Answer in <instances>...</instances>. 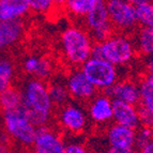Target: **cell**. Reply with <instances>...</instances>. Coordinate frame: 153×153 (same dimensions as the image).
I'll list each match as a JSON object with an SVG mask.
<instances>
[{
	"mask_svg": "<svg viewBox=\"0 0 153 153\" xmlns=\"http://www.w3.org/2000/svg\"><path fill=\"white\" fill-rule=\"evenodd\" d=\"M60 43L64 59L71 65H82L91 58L94 43L89 33L80 27L71 26L64 29L60 36Z\"/></svg>",
	"mask_w": 153,
	"mask_h": 153,
	"instance_id": "obj_1",
	"label": "cell"
},
{
	"mask_svg": "<svg viewBox=\"0 0 153 153\" xmlns=\"http://www.w3.org/2000/svg\"><path fill=\"white\" fill-rule=\"evenodd\" d=\"M135 44L123 34H112L106 41L94 44L91 58L103 59L112 65H124L135 56Z\"/></svg>",
	"mask_w": 153,
	"mask_h": 153,
	"instance_id": "obj_2",
	"label": "cell"
},
{
	"mask_svg": "<svg viewBox=\"0 0 153 153\" xmlns=\"http://www.w3.org/2000/svg\"><path fill=\"white\" fill-rule=\"evenodd\" d=\"M3 123L8 136L22 145L32 147L36 136V128L29 121L23 106L3 112Z\"/></svg>",
	"mask_w": 153,
	"mask_h": 153,
	"instance_id": "obj_3",
	"label": "cell"
},
{
	"mask_svg": "<svg viewBox=\"0 0 153 153\" xmlns=\"http://www.w3.org/2000/svg\"><path fill=\"white\" fill-rule=\"evenodd\" d=\"M23 106L27 114H51L53 102L48 92V86L42 80L31 78L26 82L22 91Z\"/></svg>",
	"mask_w": 153,
	"mask_h": 153,
	"instance_id": "obj_4",
	"label": "cell"
},
{
	"mask_svg": "<svg viewBox=\"0 0 153 153\" xmlns=\"http://www.w3.org/2000/svg\"><path fill=\"white\" fill-rule=\"evenodd\" d=\"M80 71L95 89L105 91L117 84L119 79L117 66L112 65L103 59H88L82 65Z\"/></svg>",
	"mask_w": 153,
	"mask_h": 153,
	"instance_id": "obj_5",
	"label": "cell"
},
{
	"mask_svg": "<svg viewBox=\"0 0 153 153\" xmlns=\"http://www.w3.org/2000/svg\"><path fill=\"white\" fill-rule=\"evenodd\" d=\"M85 22L94 44L102 43L114 34V27L109 21L106 2L103 0H99L93 10L85 17Z\"/></svg>",
	"mask_w": 153,
	"mask_h": 153,
	"instance_id": "obj_6",
	"label": "cell"
},
{
	"mask_svg": "<svg viewBox=\"0 0 153 153\" xmlns=\"http://www.w3.org/2000/svg\"><path fill=\"white\" fill-rule=\"evenodd\" d=\"M109 21L114 29L128 31L137 25L135 7L131 1L125 0H109L106 2Z\"/></svg>",
	"mask_w": 153,
	"mask_h": 153,
	"instance_id": "obj_7",
	"label": "cell"
},
{
	"mask_svg": "<svg viewBox=\"0 0 153 153\" xmlns=\"http://www.w3.org/2000/svg\"><path fill=\"white\" fill-rule=\"evenodd\" d=\"M66 145L61 135L51 128H36V136L32 145L33 153H65Z\"/></svg>",
	"mask_w": 153,
	"mask_h": 153,
	"instance_id": "obj_8",
	"label": "cell"
},
{
	"mask_svg": "<svg viewBox=\"0 0 153 153\" xmlns=\"http://www.w3.org/2000/svg\"><path fill=\"white\" fill-rule=\"evenodd\" d=\"M59 122L61 128L69 133L79 134L88 124L87 114L79 105L68 103L60 109Z\"/></svg>",
	"mask_w": 153,
	"mask_h": 153,
	"instance_id": "obj_9",
	"label": "cell"
},
{
	"mask_svg": "<svg viewBox=\"0 0 153 153\" xmlns=\"http://www.w3.org/2000/svg\"><path fill=\"white\" fill-rule=\"evenodd\" d=\"M65 86L70 97L77 101L92 100L97 93V89L90 84L80 70H74L70 73L66 77Z\"/></svg>",
	"mask_w": 153,
	"mask_h": 153,
	"instance_id": "obj_10",
	"label": "cell"
},
{
	"mask_svg": "<svg viewBox=\"0 0 153 153\" xmlns=\"http://www.w3.org/2000/svg\"><path fill=\"white\" fill-rule=\"evenodd\" d=\"M106 139L109 148L134 151L136 143V130L123 125L111 124L106 132Z\"/></svg>",
	"mask_w": 153,
	"mask_h": 153,
	"instance_id": "obj_11",
	"label": "cell"
},
{
	"mask_svg": "<svg viewBox=\"0 0 153 153\" xmlns=\"http://www.w3.org/2000/svg\"><path fill=\"white\" fill-rule=\"evenodd\" d=\"M112 119L116 124L136 130L140 126L137 107L128 103L112 100Z\"/></svg>",
	"mask_w": 153,
	"mask_h": 153,
	"instance_id": "obj_12",
	"label": "cell"
},
{
	"mask_svg": "<svg viewBox=\"0 0 153 153\" xmlns=\"http://www.w3.org/2000/svg\"><path fill=\"white\" fill-rule=\"evenodd\" d=\"M105 92H106V95L111 100L121 101V102L128 103L134 106L139 104V101H140L138 85L131 80L118 82Z\"/></svg>",
	"mask_w": 153,
	"mask_h": 153,
	"instance_id": "obj_13",
	"label": "cell"
},
{
	"mask_svg": "<svg viewBox=\"0 0 153 153\" xmlns=\"http://www.w3.org/2000/svg\"><path fill=\"white\" fill-rule=\"evenodd\" d=\"M88 115L93 122L99 124L109 122L112 120V100L106 94L94 97L89 104Z\"/></svg>",
	"mask_w": 153,
	"mask_h": 153,
	"instance_id": "obj_14",
	"label": "cell"
},
{
	"mask_svg": "<svg viewBox=\"0 0 153 153\" xmlns=\"http://www.w3.org/2000/svg\"><path fill=\"white\" fill-rule=\"evenodd\" d=\"M24 24L19 21L0 22V51L17 43L24 34Z\"/></svg>",
	"mask_w": 153,
	"mask_h": 153,
	"instance_id": "obj_15",
	"label": "cell"
},
{
	"mask_svg": "<svg viewBox=\"0 0 153 153\" xmlns=\"http://www.w3.org/2000/svg\"><path fill=\"white\" fill-rule=\"evenodd\" d=\"M29 10L28 0H0V22L19 21Z\"/></svg>",
	"mask_w": 153,
	"mask_h": 153,
	"instance_id": "obj_16",
	"label": "cell"
},
{
	"mask_svg": "<svg viewBox=\"0 0 153 153\" xmlns=\"http://www.w3.org/2000/svg\"><path fill=\"white\" fill-rule=\"evenodd\" d=\"M135 7L137 23L141 27L153 28V1L148 0H134L131 1Z\"/></svg>",
	"mask_w": 153,
	"mask_h": 153,
	"instance_id": "obj_17",
	"label": "cell"
},
{
	"mask_svg": "<svg viewBox=\"0 0 153 153\" xmlns=\"http://www.w3.org/2000/svg\"><path fill=\"white\" fill-rule=\"evenodd\" d=\"M23 104L22 92L15 88L10 87L0 93V108L3 112L14 110L21 107Z\"/></svg>",
	"mask_w": 153,
	"mask_h": 153,
	"instance_id": "obj_18",
	"label": "cell"
},
{
	"mask_svg": "<svg viewBox=\"0 0 153 153\" xmlns=\"http://www.w3.org/2000/svg\"><path fill=\"white\" fill-rule=\"evenodd\" d=\"M136 47L145 56H153V28L140 27L136 36Z\"/></svg>",
	"mask_w": 153,
	"mask_h": 153,
	"instance_id": "obj_19",
	"label": "cell"
},
{
	"mask_svg": "<svg viewBox=\"0 0 153 153\" xmlns=\"http://www.w3.org/2000/svg\"><path fill=\"white\" fill-rule=\"evenodd\" d=\"M97 2L99 0H68L64 2V7L73 15L86 17L93 10Z\"/></svg>",
	"mask_w": 153,
	"mask_h": 153,
	"instance_id": "obj_20",
	"label": "cell"
},
{
	"mask_svg": "<svg viewBox=\"0 0 153 153\" xmlns=\"http://www.w3.org/2000/svg\"><path fill=\"white\" fill-rule=\"evenodd\" d=\"M48 92L53 105L62 107L68 104L70 99L69 91L66 89L65 82H54L48 86Z\"/></svg>",
	"mask_w": 153,
	"mask_h": 153,
	"instance_id": "obj_21",
	"label": "cell"
},
{
	"mask_svg": "<svg viewBox=\"0 0 153 153\" xmlns=\"http://www.w3.org/2000/svg\"><path fill=\"white\" fill-rule=\"evenodd\" d=\"M139 88V105L153 111V79L147 75L138 85Z\"/></svg>",
	"mask_w": 153,
	"mask_h": 153,
	"instance_id": "obj_22",
	"label": "cell"
},
{
	"mask_svg": "<svg viewBox=\"0 0 153 153\" xmlns=\"http://www.w3.org/2000/svg\"><path fill=\"white\" fill-rule=\"evenodd\" d=\"M14 72V64L11 60L0 58V93L11 87Z\"/></svg>",
	"mask_w": 153,
	"mask_h": 153,
	"instance_id": "obj_23",
	"label": "cell"
},
{
	"mask_svg": "<svg viewBox=\"0 0 153 153\" xmlns=\"http://www.w3.org/2000/svg\"><path fill=\"white\" fill-rule=\"evenodd\" d=\"M51 73H53V64H51V60L47 58H44V57H41L38 70H36V72L33 75L34 78L44 82L45 79L51 77Z\"/></svg>",
	"mask_w": 153,
	"mask_h": 153,
	"instance_id": "obj_24",
	"label": "cell"
},
{
	"mask_svg": "<svg viewBox=\"0 0 153 153\" xmlns=\"http://www.w3.org/2000/svg\"><path fill=\"white\" fill-rule=\"evenodd\" d=\"M153 139V128L141 126L136 131V143L135 148L143 149L147 143H149Z\"/></svg>",
	"mask_w": 153,
	"mask_h": 153,
	"instance_id": "obj_25",
	"label": "cell"
},
{
	"mask_svg": "<svg viewBox=\"0 0 153 153\" xmlns=\"http://www.w3.org/2000/svg\"><path fill=\"white\" fill-rule=\"evenodd\" d=\"M29 9L34 12L46 13L53 9L54 1L51 0H28Z\"/></svg>",
	"mask_w": 153,
	"mask_h": 153,
	"instance_id": "obj_26",
	"label": "cell"
},
{
	"mask_svg": "<svg viewBox=\"0 0 153 153\" xmlns=\"http://www.w3.org/2000/svg\"><path fill=\"white\" fill-rule=\"evenodd\" d=\"M137 111H138V119H139V123H140L141 126L153 128V111L152 110H149L139 105L137 108Z\"/></svg>",
	"mask_w": 153,
	"mask_h": 153,
	"instance_id": "obj_27",
	"label": "cell"
},
{
	"mask_svg": "<svg viewBox=\"0 0 153 153\" xmlns=\"http://www.w3.org/2000/svg\"><path fill=\"white\" fill-rule=\"evenodd\" d=\"M40 59L41 57L38 56H29L24 60L23 62V69L26 73L31 75H34V73L38 70L39 63H40Z\"/></svg>",
	"mask_w": 153,
	"mask_h": 153,
	"instance_id": "obj_28",
	"label": "cell"
},
{
	"mask_svg": "<svg viewBox=\"0 0 153 153\" xmlns=\"http://www.w3.org/2000/svg\"><path fill=\"white\" fill-rule=\"evenodd\" d=\"M65 153H90L84 145L79 143H70L66 145Z\"/></svg>",
	"mask_w": 153,
	"mask_h": 153,
	"instance_id": "obj_29",
	"label": "cell"
},
{
	"mask_svg": "<svg viewBox=\"0 0 153 153\" xmlns=\"http://www.w3.org/2000/svg\"><path fill=\"white\" fill-rule=\"evenodd\" d=\"M139 152L140 153H153V139L149 143H147L143 149H140Z\"/></svg>",
	"mask_w": 153,
	"mask_h": 153,
	"instance_id": "obj_30",
	"label": "cell"
},
{
	"mask_svg": "<svg viewBox=\"0 0 153 153\" xmlns=\"http://www.w3.org/2000/svg\"><path fill=\"white\" fill-rule=\"evenodd\" d=\"M146 69L148 71V74L153 73V56L149 57V59L146 62Z\"/></svg>",
	"mask_w": 153,
	"mask_h": 153,
	"instance_id": "obj_31",
	"label": "cell"
},
{
	"mask_svg": "<svg viewBox=\"0 0 153 153\" xmlns=\"http://www.w3.org/2000/svg\"><path fill=\"white\" fill-rule=\"evenodd\" d=\"M134 151H126V150H119V149L108 148L105 151V153H133Z\"/></svg>",
	"mask_w": 153,
	"mask_h": 153,
	"instance_id": "obj_32",
	"label": "cell"
},
{
	"mask_svg": "<svg viewBox=\"0 0 153 153\" xmlns=\"http://www.w3.org/2000/svg\"><path fill=\"white\" fill-rule=\"evenodd\" d=\"M0 153H10V148L8 143H0Z\"/></svg>",
	"mask_w": 153,
	"mask_h": 153,
	"instance_id": "obj_33",
	"label": "cell"
},
{
	"mask_svg": "<svg viewBox=\"0 0 153 153\" xmlns=\"http://www.w3.org/2000/svg\"><path fill=\"white\" fill-rule=\"evenodd\" d=\"M147 75H148V76L150 77L151 79H153V73H151V74H147Z\"/></svg>",
	"mask_w": 153,
	"mask_h": 153,
	"instance_id": "obj_34",
	"label": "cell"
},
{
	"mask_svg": "<svg viewBox=\"0 0 153 153\" xmlns=\"http://www.w3.org/2000/svg\"><path fill=\"white\" fill-rule=\"evenodd\" d=\"M133 153H140V152H139V151H134Z\"/></svg>",
	"mask_w": 153,
	"mask_h": 153,
	"instance_id": "obj_35",
	"label": "cell"
}]
</instances>
